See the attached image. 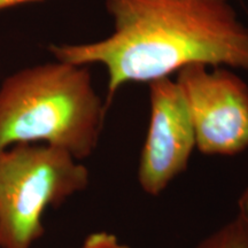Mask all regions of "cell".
Wrapping results in <instances>:
<instances>
[{
  "mask_svg": "<svg viewBox=\"0 0 248 248\" xmlns=\"http://www.w3.org/2000/svg\"><path fill=\"white\" fill-rule=\"evenodd\" d=\"M105 5L114 20L111 35L48 49L58 61L106 67L107 108L126 83L150 84L191 64L248 70V28L229 0H105Z\"/></svg>",
  "mask_w": 248,
  "mask_h": 248,
  "instance_id": "cell-1",
  "label": "cell"
},
{
  "mask_svg": "<svg viewBox=\"0 0 248 248\" xmlns=\"http://www.w3.org/2000/svg\"><path fill=\"white\" fill-rule=\"evenodd\" d=\"M106 111L85 66L57 60L18 70L0 85V153L45 144L86 159L98 146Z\"/></svg>",
  "mask_w": 248,
  "mask_h": 248,
  "instance_id": "cell-2",
  "label": "cell"
},
{
  "mask_svg": "<svg viewBox=\"0 0 248 248\" xmlns=\"http://www.w3.org/2000/svg\"><path fill=\"white\" fill-rule=\"evenodd\" d=\"M89 184L88 168L62 148L17 144L0 153V248H32L45 210Z\"/></svg>",
  "mask_w": 248,
  "mask_h": 248,
  "instance_id": "cell-3",
  "label": "cell"
},
{
  "mask_svg": "<svg viewBox=\"0 0 248 248\" xmlns=\"http://www.w3.org/2000/svg\"><path fill=\"white\" fill-rule=\"evenodd\" d=\"M177 84L193 124L197 150L232 156L248 148V85L230 70L191 64Z\"/></svg>",
  "mask_w": 248,
  "mask_h": 248,
  "instance_id": "cell-4",
  "label": "cell"
},
{
  "mask_svg": "<svg viewBox=\"0 0 248 248\" xmlns=\"http://www.w3.org/2000/svg\"><path fill=\"white\" fill-rule=\"evenodd\" d=\"M148 86L151 115L137 178L145 193L157 197L187 168L197 141L177 82L166 77Z\"/></svg>",
  "mask_w": 248,
  "mask_h": 248,
  "instance_id": "cell-5",
  "label": "cell"
},
{
  "mask_svg": "<svg viewBox=\"0 0 248 248\" xmlns=\"http://www.w3.org/2000/svg\"><path fill=\"white\" fill-rule=\"evenodd\" d=\"M193 248H248V188L240 195L235 215Z\"/></svg>",
  "mask_w": 248,
  "mask_h": 248,
  "instance_id": "cell-6",
  "label": "cell"
},
{
  "mask_svg": "<svg viewBox=\"0 0 248 248\" xmlns=\"http://www.w3.org/2000/svg\"><path fill=\"white\" fill-rule=\"evenodd\" d=\"M76 248H132L124 244L116 234L108 231H97L90 233Z\"/></svg>",
  "mask_w": 248,
  "mask_h": 248,
  "instance_id": "cell-7",
  "label": "cell"
},
{
  "mask_svg": "<svg viewBox=\"0 0 248 248\" xmlns=\"http://www.w3.org/2000/svg\"><path fill=\"white\" fill-rule=\"evenodd\" d=\"M42 1V0H0V12L5 11V9L13 8L15 6L29 4V2Z\"/></svg>",
  "mask_w": 248,
  "mask_h": 248,
  "instance_id": "cell-8",
  "label": "cell"
}]
</instances>
